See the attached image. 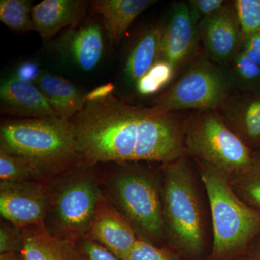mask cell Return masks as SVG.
Listing matches in <instances>:
<instances>
[{
	"instance_id": "cell-1",
	"label": "cell",
	"mask_w": 260,
	"mask_h": 260,
	"mask_svg": "<svg viewBox=\"0 0 260 260\" xmlns=\"http://www.w3.org/2000/svg\"><path fill=\"white\" fill-rule=\"evenodd\" d=\"M81 165L172 162L185 154L184 121L176 113L130 105L114 96L88 102L71 119Z\"/></svg>"
},
{
	"instance_id": "cell-2",
	"label": "cell",
	"mask_w": 260,
	"mask_h": 260,
	"mask_svg": "<svg viewBox=\"0 0 260 260\" xmlns=\"http://www.w3.org/2000/svg\"><path fill=\"white\" fill-rule=\"evenodd\" d=\"M0 153L28 158L49 179L81 165L74 124L59 117L3 121Z\"/></svg>"
},
{
	"instance_id": "cell-3",
	"label": "cell",
	"mask_w": 260,
	"mask_h": 260,
	"mask_svg": "<svg viewBox=\"0 0 260 260\" xmlns=\"http://www.w3.org/2000/svg\"><path fill=\"white\" fill-rule=\"evenodd\" d=\"M198 164L213 222L210 260H230L242 256L260 235V213L234 192L229 176L205 164Z\"/></svg>"
},
{
	"instance_id": "cell-4",
	"label": "cell",
	"mask_w": 260,
	"mask_h": 260,
	"mask_svg": "<svg viewBox=\"0 0 260 260\" xmlns=\"http://www.w3.org/2000/svg\"><path fill=\"white\" fill-rule=\"evenodd\" d=\"M93 167L77 166L49 179L44 226L53 237L78 244L86 236L104 194L101 177Z\"/></svg>"
},
{
	"instance_id": "cell-5",
	"label": "cell",
	"mask_w": 260,
	"mask_h": 260,
	"mask_svg": "<svg viewBox=\"0 0 260 260\" xmlns=\"http://www.w3.org/2000/svg\"><path fill=\"white\" fill-rule=\"evenodd\" d=\"M162 210L166 238L176 249L198 255L205 244L198 188L186 154L162 164Z\"/></svg>"
},
{
	"instance_id": "cell-6",
	"label": "cell",
	"mask_w": 260,
	"mask_h": 260,
	"mask_svg": "<svg viewBox=\"0 0 260 260\" xmlns=\"http://www.w3.org/2000/svg\"><path fill=\"white\" fill-rule=\"evenodd\" d=\"M102 181L104 194L132 224L138 237L150 241L166 238L161 184L150 171L133 162L116 164Z\"/></svg>"
},
{
	"instance_id": "cell-7",
	"label": "cell",
	"mask_w": 260,
	"mask_h": 260,
	"mask_svg": "<svg viewBox=\"0 0 260 260\" xmlns=\"http://www.w3.org/2000/svg\"><path fill=\"white\" fill-rule=\"evenodd\" d=\"M185 154L229 177L250 164L253 151L217 110L199 111L184 121Z\"/></svg>"
},
{
	"instance_id": "cell-8",
	"label": "cell",
	"mask_w": 260,
	"mask_h": 260,
	"mask_svg": "<svg viewBox=\"0 0 260 260\" xmlns=\"http://www.w3.org/2000/svg\"><path fill=\"white\" fill-rule=\"evenodd\" d=\"M230 70L197 56L180 78L155 101L164 112L218 110L237 90Z\"/></svg>"
},
{
	"instance_id": "cell-9",
	"label": "cell",
	"mask_w": 260,
	"mask_h": 260,
	"mask_svg": "<svg viewBox=\"0 0 260 260\" xmlns=\"http://www.w3.org/2000/svg\"><path fill=\"white\" fill-rule=\"evenodd\" d=\"M49 180L0 182L2 218L22 229L44 225L49 204Z\"/></svg>"
},
{
	"instance_id": "cell-10",
	"label": "cell",
	"mask_w": 260,
	"mask_h": 260,
	"mask_svg": "<svg viewBox=\"0 0 260 260\" xmlns=\"http://www.w3.org/2000/svg\"><path fill=\"white\" fill-rule=\"evenodd\" d=\"M198 30L208 59L215 64H229L240 52L243 36L232 2L201 20Z\"/></svg>"
},
{
	"instance_id": "cell-11",
	"label": "cell",
	"mask_w": 260,
	"mask_h": 260,
	"mask_svg": "<svg viewBox=\"0 0 260 260\" xmlns=\"http://www.w3.org/2000/svg\"><path fill=\"white\" fill-rule=\"evenodd\" d=\"M198 25L185 2L174 3L169 20L162 26L160 59L176 70L195 58L200 42Z\"/></svg>"
},
{
	"instance_id": "cell-12",
	"label": "cell",
	"mask_w": 260,
	"mask_h": 260,
	"mask_svg": "<svg viewBox=\"0 0 260 260\" xmlns=\"http://www.w3.org/2000/svg\"><path fill=\"white\" fill-rule=\"evenodd\" d=\"M85 237L93 239L121 260H125L138 236L132 224L103 194Z\"/></svg>"
},
{
	"instance_id": "cell-13",
	"label": "cell",
	"mask_w": 260,
	"mask_h": 260,
	"mask_svg": "<svg viewBox=\"0 0 260 260\" xmlns=\"http://www.w3.org/2000/svg\"><path fill=\"white\" fill-rule=\"evenodd\" d=\"M217 111L251 150L260 148V94L237 90Z\"/></svg>"
},
{
	"instance_id": "cell-14",
	"label": "cell",
	"mask_w": 260,
	"mask_h": 260,
	"mask_svg": "<svg viewBox=\"0 0 260 260\" xmlns=\"http://www.w3.org/2000/svg\"><path fill=\"white\" fill-rule=\"evenodd\" d=\"M1 112L20 119L58 117L37 85L13 77L0 87Z\"/></svg>"
},
{
	"instance_id": "cell-15",
	"label": "cell",
	"mask_w": 260,
	"mask_h": 260,
	"mask_svg": "<svg viewBox=\"0 0 260 260\" xmlns=\"http://www.w3.org/2000/svg\"><path fill=\"white\" fill-rule=\"evenodd\" d=\"M60 51L80 70L92 71L102 60L104 50L102 26L95 22L82 25L65 34Z\"/></svg>"
},
{
	"instance_id": "cell-16",
	"label": "cell",
	"mask_w": 260,
	"mask_h": 260,
	"mask_svg": "<svg viewBox=\"0 0 260 260\" xmlns=\"http://www.w3.org/2000/svg\"><path fill=\"white\" fill-rule=\"evenodd\" d=\"M80 0H44L32 8L34 30L44 39H50L68 26H75L84 14Z\"/></svg>"
},
{
	"instance_id": "cell-17",
	"label": "cell",
	"mask_w": 260,
	"mask_h": 260,
	"mask_svg": "<svg viewBox=\"0 0 260 260\" xmlns=\"http://www.w3.org/2000/svg\"><path fill=\"white\" fill-rule=\"evenodd\" d=\"M157 3L154 0H95L93 13L102 15L103 23L112 45L120 41L140 13Z\"/></svg>"
},
{
	"instance_id": "cell-18",
	"label": "cell",
	"mask_w": 260,
	"mask_h": 260,
	"mask_svg": "<svg viewBox=\"0 0 260 260\" xmlns=\"http://www.w3.org/2000/svg\"><path fill=\"white\" fill-rule=\"evenodd\" d=\"M23 230L25 260H84L78 244L53 237L44 225Z\"/></svg>"
},
{
	"instance_id": "cell-19",
	"label": "cell",
	"mask_w": 260,
	"mask_h": 260,
	"mask_svg": "<svg viewBox=\"0 0 260 260\" xmlns=\"http://www.w3.org/2000/svg\"><path fill=\"white\" fill-rule=\"evenodd\" d=\"M37 83L59 119L71 120L86 104L85 95L64 78L44 73Z\"/></svg>"
},
{
	"instance_id": "cell-20",
	"label": "cell",
	"mask_w": 260,
	"mask_h": 260,
	"mask_svg": "<svg viewBox=\"0 0 260 260\" xmlns=\"http://www.w3.org/2000/svg\"><path fill=\"white\" fill-rule=\"evenodd\" d=\"M162 26L154 25L139 38L126 58L124 73L135 85L160 59Z\"/></svg>"
},
{
	"instance_id": "cell-21",
	"label": "cell",
	"mask_w": 260,
	"mask_h": 260,
	"mask_svg": "<svg viewBox=\"0 0 260 260\" xmlns=\"http://www.w3.org/2000/svg\"><path fill=\"white\" fill-rule=\"evenodd\" d=\"M229 184L241 200L260 213V148L250 164L229 177Z\"/></svg>"
},
{
	"instance_id": "cell-22",
	"label": "cell",
	"mask_w": 260,
	"mask_h": 260,
	"mask_svg": "<svg viewBox=\"0 0 260 260\" xmlns=\"http://www.w3.org/2000/svg\"><path fill=\"white\" fill-rule=\"evenodd\" d=\"M47 180L49 179L31 160L24 157L0 153V182Z\"/></svg>"
},
{
	"instance_id": "cell-23",
	"label": "cell",
	"mask_w": 260,
	"mask_h": 260,
	"mask_svg": "<svg viewBox=\"0 0 260 260\" xmlns=\"http://www.w3.org/2000/svg\"><path fill=\"white\" fill-rule=\"evenodd\" d=\"M32 8V2L28 0H1L0 20L18 34L34 30Z\"/></svg>"
},
{
	"instance_id": "cell-24",
	"label": "cell",
	"mask_w": 260,
	"mask_h": 260,
	"mask_svg": "<svg viewBox=\"0 0 260 260\" xmlns=\"http://www.w3.org/2000/svg\"><path fill=\"white\" fill-rule=\"evenodd\" d=\"M229 68L238 90L260 94V66L243 54H237Z\"/></svg>"
},
{
	"instance_id": "cell-25",
	"label": "cell",
	"mask_w": 260,
	"mask_h": 260,
	"mask_svg": "<svg viewBox=\"0 0 260 260\" xmlns=\"http://www.w3.org/2000/svg\"><path fill=\"white\" fill-rule=\"evenodd\" d=\"M177 72L170 63L159 59L150 70L135 84L138 94L148 96L158 93L170 83Z\"/></svg>"
},
{
	"instance_id": "cell-26",
	"label": "cell",
	"mask_w": 260,
	"mask_h": 260,
	"mask_svg": "<svg viewBox=\"0 0 260 260\" xmlns=\"http://www.w3.org/2000/svg\"><path fill=\"white\" fill-rule=\"evenodd\" d=\"M243 39L260 32V0L232 1Z\"/></svg>"
},
{
	"instance_id": "cell-27",
	"label": "cell",
	"mask_w": 260,
	"mask_h": 260,
	"mask_svg": "<svg viewBox=\"0 0 260 260\" xmlns=\"http://www.w3.org/2000/svg\"><path fill=\"white\" fill-rule=\"evenodd\" d=\"M125 260H179L170 251L138 237Z\"/></svg>"
},
{
	"instance_id": "cell-28",
	"label": "cell",
	"mask_w": 260,
	"mask_h": 260,
	"mask_svg": "<svg viewBox=\"0 0 260 260\" xmlns=\"http://www.w3.org/2000/svg\"><path fill=\"white\" fill-rule=\"evenodd\" d=\"M23 245V229L3 219L0 224V254L22 252Z\"/></svg>"
},
{
	"instance_id": "cell-29",
	"label": "cell",
	"mask_w": 260,
	"mask_h": 260,
	"mask_svg": "<svg viewBox=\"0 0 260 260\" xmlns=\"http://www.w3.org/2000/svg\"><path fill=\"white\" fill-rule=\"evenodd\" d=\"M84 260H121L107 248L93 239L85 237L78 243Z\"/></svg>"
},
{
	"instance_id": "cell-30",
	"label": "cell",
	"mask_w": 260,
	"mask_h": 260,
	"mask_svg": "<svg viewBox=\"0 0 260 260\" xmlns=\"http://www.w3.org/2000/svg\"><path fill=\"white\" fill-rule=\"evenodd\" d=\"M226 3L223 0H189L187 2L191 17L196 23L221 8Z\"/></svg>"
},
{
	"instance_id": "cell-31",
	"label": "cell",
	"mask_w": 260,
	"mask_h": 260,
	"mask_svg": "<svg viewBox=\"0 0 260 260\" xmlns=\"http://www.w3.org/2000/svg\"><path fill=\"white\" fill-rule=\"evenodd\" d=\"M241 51L260 66V32L243 39Z\"/></svg>"
},
{
	"instance_id": "cell-32",
	"label": "cell",
	"mask_w": 260,
	"mask_h": 260,
	"mask_svg": "<svg viewBox=\"0 0 260 260\" xmlns=\"http://www.w3.org/2000/svg\"><path fill=\"white\" fill-rule=\"evenodd\" d=\"M40 70L37 63L28 61L19 65L15 76L18 79L32 83L37 81L41 76Z\"/></svg>"
},
{
	"instance_id": "cell-33",
	"label": "cell",
	"mask_w": 260,
	"mask_h": 260,
	"mask_svg": "<svg viewBox=\"0 0 260 260\" xmlns=\"http://www.w3.org/2000/svg\"><path fill=\"white\" fill-rule=\"evenodd\" d=\"M114 90V85L112 83L105 84L102 86L93 89L88 93L85 94V99L86 102L90 101L99 100V99H104L109 95H112Z\"/></svg>"
},
{
	"instance_id": "cell-34",
	"label": "cell",
	"mask_w": 260,
	"mask_h": 260,
	"mask_svg": "<svg viewBox=\"0 0 260 260\" xmlns=\"http://www.w3.org/2000/svg\"><path fill=\"white\" fill-rule=\"evenodd\" d=\"M247 256L253 260H260V235L251 244L248 251Z\"/></svg>"
},
{
	"instance_id": "cell-35",
	"label": "cell",
	"mask_w": 260,
	"mask_h": 260,
	"mask_svg": "<svg viewBox=\"0 0 260 260\" xmlns=\"http://www.w3.org/2000/svg\"><path fill=\"white\" fill-rule=\"evenodd\" d=\"M0 260H25L22 252L5 253L0 254Z\"/></svg>"
},
{
	"instance_id": "cell-36",
	"label": "cell",
	"mask_w": 260,
	"mask_h": 260,
	"mask_svg": "<svg viewBox=\"0 0 260 260\" xmlns=\"http://www.w3.org/2000/svg\"><path fill=\"white\" fill-rule=\"evenodd\" d=\"M236 260H253L251 259V258L249 257V256H241L240 258H239V259H237Z\"/></svg>"
}]
</instances>
